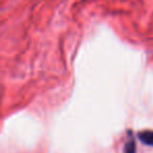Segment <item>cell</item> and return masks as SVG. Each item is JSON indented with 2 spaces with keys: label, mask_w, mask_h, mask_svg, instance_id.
I'll return each instance as SVG.
<instances>
[{
  "label": "cell",
  "mask_w": 153,
  "mask_h": 153,
  "mask_svg": "<svg viewBox=\"0 0 153 153\" xmlns=\"http://www.w3.org/2000/svg\"><path fill=\"white\" fill-rule=\"evenodd\" d=\"M138 140L147 146L153 147V130H145L137 134Z\"/></svg>",
  "instance_id": "1"
},
{
  "label": "cell",
  "mask_w": 153,
  "mask_h": 153,
  "mask_svg": "<svg viewBox=\"0 0 153 153\" xmlns=\"http://www.w3.org/2000/svg\"><path fill=\"white\" fill-rule=\"evenodd\" d=\"M124 153H135V142H134V138L132 137V135H130V137L126 142Z\"/></svg>",
  "instance_id": "2"
}]
</instances>
